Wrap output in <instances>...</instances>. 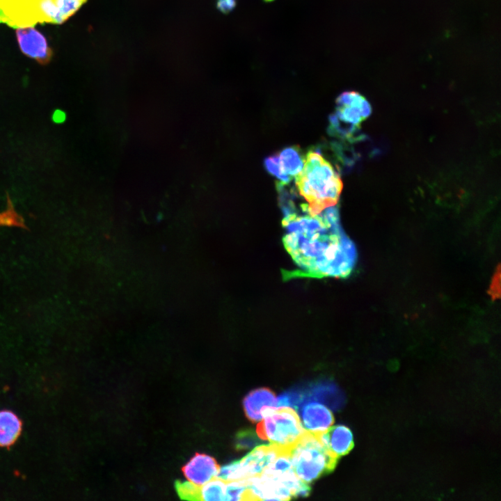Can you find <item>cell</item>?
<instances>
[{
	"label": "cell",
	"mask_w": 501,
	"mask_h": 501,
	"mask_svg": "<svg viewBox=\"0 0 501 501\" xmlns=\"http://www.w3.org/2000/svg\"><path fill=\"white\" fill-rule=\"evenodd\" d=\"M305 431L299 415L289 406L277 407L269 411L256 428L260 438L287 449L301 438Z\"/></svg>",
	"instance_id": "obj_5"
},
{
	"label": "cell",
	"mask_w": 501,
	"mask_h": 501,
	"mask_svg": "<svg viewBox=\"0 0 501 501\" xmlns=\"http://www.w3.org/2000/svg\"><path fill=\"white\" fill-rule=\"evenodd\" d=\"M305 401L316 399L324 402L333 410L340 409L344 403V397L338 387L330 383H320L303 390Z\"/></svg>",
	"instance_id": "obj_14"
},
{
	"label": "cell",
	"mask_w": 501,
	"mask_h": 501,
	"mask_svg": "<svg viewBox=\"0 0 501 501\" xmlns=\"http://www.w3.org/2000/svg\"><path fill=\"white\" fill-rule=\"evenodd\" d=\"M219 468L213 456L207 454L196 453L182 468V471L189 482L201 486L215 478Z\"/></svg>",
	"instance_id": "obj_9"
},
{
	"label": "cell",
	"mask_w": 501,
	"mask_h": 501,
	"mask_svg": "<svg viewBox=\"0 0 501 501\" xmlns=\"http://www.w3.org/2000/svg\"><path fill=\"white\" fill-rule=\"evenodd\" d=\"M243 407L246 418L253 422H257L269 411L277 408V399L269 388H260L246 395L243 400Z\"/></svg>",
	"instance_id": "obj_10"
},
{
	"label": "cell",
	"mask_w": 501,
	"mask_h": 501,
	"mask_svg": "<svg viewBox=\"0 0 501 501\" xmlns=\"http://www.w3.org/2000/svg\"><path fill=\"white\" fill-rule=\"evenodd\" d=\"M225 482L216 477L205 483L200 489V500H225Z\"/></svg>",
	"instance_id": "obj_17"
},
{
	"label": "cell",
	"mask_w": 501,
	"mask_h": 501,
	"mask_svg": "<svg viewBox=\"0 0 501 501\" xmlns=\"http://www.w3.org/2000/svg\"><path fill=\"white\" fill-rule=\"evenodd\" d=\"M262 443L257 434L250 429L239 431L234 438V447L237 450L250 449Z\"/></svg>",
	"instance_id": "obj_18"
},
{
	"label": "cell",
	"mask_w": 501,
	"mask_h": 501,
	"mask_svg": "<svg viewBox=\"0 0 501 501\" xmlns=\"http://www.w3.org/2000/svg\"><path fill=\"white\" fill-rule=\"evenodd\" d=\"M299 410L303 427L310 432L325 431L334 423V417L331 410L319 403L309 402L302 405Z\"/></svg>",
	"instance_id": "obj_13"
},
{
	"label": "cell",
	"mask_w": 501,
	"mask_h": 501,
	"mask_svg": "<svg viewBox=\"0 0 501 501\" xmlns=\"http://www.w3.org/2000/svg\"><path fill=\"white\" fill-rule=\"evenodd\" d=\"M285 448L275 444L260 445L243 459L221 467V475L227 482L246 479L261 475Z\"/></svg>",
	"instance_id": "obj_8"
},
{
	"label": "cell",
	"mask_w": 501,
	"mask_h": 501,
	"mask_svg": "<svg viewBox=\"0 0 501 501\" xmlns=\"http://www.w3.org/2000/svg\"><path fill=\"white\" fill-rule=\"evenodd\" d=\"M283 245L296 269L285 273V278H346L354 268L357 252L345 234L337 207L319 214L309 212L307 203L283 214Z\"/></svg>",
	"instance_id": "obj_1"
},
{
	"label": "cell",
	"mask_w": 501,
	"mask_h": 501,
	"mask_svg": "<svg viewBox=\"0 0 501 501\" xmlns=\"http://www.w3.org/2000/svg\"><path fill=\"white\" fill-rule=\"evenodd\" d=\"M87 0H56L58 12V24L72 16Z\"/></svg>",
	"instance_id": "obj_22"
},
{
	"label": "cell",
	"mask_w": 501,
	"mask_h": 501,
	"mask_svg": "<svg viewBox=\"0 0 501 501\" xmlns=\"http://www.w3.org/2000/svg\"><path fill=\"white\" fill-rule=\"evenodd\" d=\"M6 194L7 209L0 213V225H15L26 228L23 218L15 212L9 194L8 193Z\"/></svg>",
	"instance_id": "obj_20"
},
{
	"label": "cell",
	"mask_w": 501,
	"mask_h": 501,
	"mask_svg": "<svg viewBox=\"0 0 501 501\" xmlns=\"http://www.w3.org/2000/svg\"><path fill=\"white\" fill-rule=\"evenodd\" d=\"M235 6V0H218L217 1V8L224 13H227L233 10Z\"/></svg>",
	"instance_id": "obj_25"
},
{
	"label": "cell",
	"mask_w": 501,
	"mask_h": 501,
	"mask_svg": "<svg viewBox=\"0 0 501 501\" xmlns=\"http://www.w3.org/2000/svg\"><path fill=\"white\" fill-rule=\"evenodd\" d=\"M19 47L26 55L35 59L41 64L47 63L52 52L45 37L33 28H21L17 31Z\"/></svg>",
	"instance_id": "obj_11"
},
{
	"label": "cell",
	"mask_w": 501,
	"mask_h": 501,
	"mask_svg": "<svg viewBox=\"0 0 501 501\" xmlns=\"http://www.w3.org/2000/svg\"><path fill=\"white\" fill-rule=\"evenodd\" d=\"M267 170L278 180V182L289 184L292 178L285 174L280 167L278 155L274 154L265 158L264 161Z\"/></svg>",
	"instance_id": "obj_23"
},
{
	"label": "cell",
	"mask_w": 501,
	"mask_h": 501,
	"mask_svg": "<svg viewBox=\"0 0 501 501\" xmlns=\"http://www.w3.org/2000/svg\"><path fill=\"white\" fill-rule=\"evenodd\" d=\"M175 488L178 496L182 500H200V486L191 482L177 480L175 483Z\"/></svg>",
	"instance_id": "obj_21"
},
{
	"label": "cell",
	"mask_w": 501,
	"mask_h": 501,
	"mask_svg": "<svg viewBox=\"0 0 501 501\" xmlns=\"http://www.w3.org/2000/svg\"><path fill=\"white\" fill-rule=\"evenodd\" d=\"M278 155L281 169L285 174L293 178L301 172L304 166L305 157L298 146L287 147Z\"/></svg>",
	"instance_id": "obj_16"
},
{
	"label": "cell",
	"mask_w": 501,
	"mask_h": 501,
	"mask_svg": "<svg viewBox=\"0 0 501 501\" xmlns=\"http://www.w3.org/2000/svg\"><path fill=\"white\" fill-rule=\"evenodd\" d=\"M247 485L246 479L225 483V500H246Z\"/></svg>",
	"instance_id": "obj_19"
},
{
	"label": "cell",
	"mask_w": 501,
	"mask_h": 501,
	"mask_svg": "<svg viewBox=\"0 0 501 501\" xmlns=\"http://www.w3.org/2000/svg\"><path fill=\"white\" fill-rule=\"evenodd\" d=\"M336 112L329 117V132L349 136L372 112L368 101L360 93L346 91L336 99Z\"/></svg>",
	"instance_id": "obj_6"
},
{
	"label": "cell",
	"mask_w": 501,
	"mask_h": 501,
	"mask_svg": "<svg viewBox=\"0 0 501 501\" xmlns=\"http://www.w3.org/2000/svg\"><path fill=\"white\" fill-rule=\"evenodd\" d=\"M289 454L294 473L308 484L332 472L337 461L315 433L306 430L289 448Z\"/></svg>",
	"instance_id": "obj_3"
},
{
	"label": "cell",
	"mask_w": 501,
	"mask_h": 501,
	"mask_svg": "<svg viewBox=\"0 0 501 501\" xmlns=\"http://www.w3.org/2000/svg\"><path fill=\"white\" fill-rule=\"evenodd\" d=\"M22 430V422L13 412L0 411V446L7 447L13 444Z\"/></svg>",
	"instance_id": "obj_15"
},
{
	"label": "cell",
	"mask_w": 501,
	"mask_h": 501,
	"mask_svg": "<svg viewBox=\"0 0 501 501\" xmlns=\"http://www.w3.org/2000/svg\"><path fill=\"white\" fill-rule=\"evenodd\" d=\"M301 482L294 471L285 475L263 472L246 479V500H288L296 498Z\"/></svg>",
	"instance_id": "obj_7"
},
{
	"label": "cell",
	"mask_w": 501,
	"mask_h": 501,
	"mask_svg": "<svg viewBox=\"0 0 501 501\" xmlns=\"http://www.w3.org/2000/svg\"><path fill=\"white\" fill-rule=\"evenodd\" d=\"M315 434L326 448L337 459L349 453L353 446V433L343 424L332 426L325 431Z\"/></svg>",
	"instance_id": "obj_12"
},
{
	"label": "cell",
	"mask_w": 501,
	"mask_h": 501,
	"mask_svg": "<svg viewBox=\"0 0 501 501\" xmlns=\"http://www.w3.org/2000/svg\"><path fill=\"white\" fill-rule=\"evenodd\" d=\"M0 23L13 28L58 24L56 0H0Z\"/></svg>",
	"instance_id": "obj_4"
},
{
	"label": "cell",
	"mask_w": 501,
	"mask_h": 501,
	"mask_svg": "<svg viewBox=\"0 0 501 501\" xmlns=\"http://www.w3.org/2000/svg\"><path fill=\"white\" fill-rule=\"evenodd\" d=\"M264 1H265L267 2H270V1H273V0H264Z\"/></svg>",
	"instance_id": "obj_26"
},
{
	"label": "cell",
	"mask_w": 501,
	"mask_h": 501,
	"mask_svg": "<svg viewBox=\"0 0 501 501\" xmlns=\"http://www.w3.org/2000/svg\"><path fill=\"white\" fill-rule=\"evenodd\" d=\"M295 182L300 195L307 202L309 212L312 214L335 205L342 189L339 174L319 150L307 153L303 168L295 177Z\"/></svg>",
	"instance_id": "obj_2"
},
{
	"label": "cell",
	"mask_w": 501,
	"mask_h": 501,
	"mask_svg": "<svg viewBox=\"0 0 501 501\" xmlns=\"http://www.w3.org/2000/svg\"><path fill=\"white\" fill-rule=\"evenodd\" d=\"M488 294L492 300H496L500 296V267L498 265L494 275L491 279Z\"/></svg>",
	"instance_id": "obj_24"
}]
</instances>
